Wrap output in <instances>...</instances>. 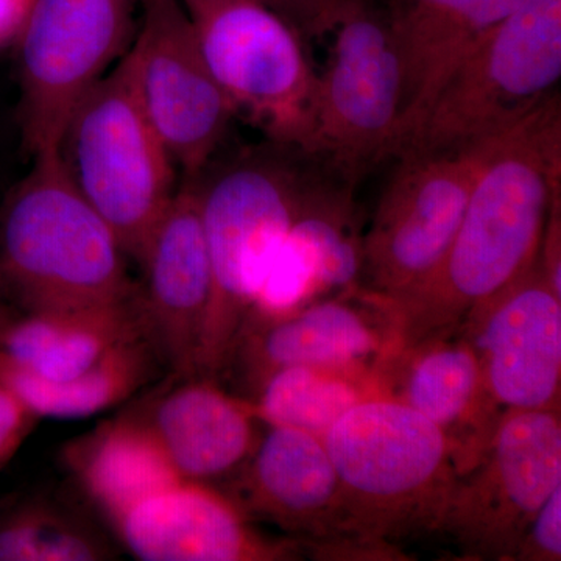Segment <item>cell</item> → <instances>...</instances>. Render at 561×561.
Returning a JSON list of instances; mask_svg holds the SVG:
<instances>
[{"mask_svg": "<svg viewBox=\"0 0 561 561\" xmlns=\"http://www.w3.org/2000/svg\"><path fill=\"white\" fill-rule=\"evenodd\" d=\"M376 394H386L379 368L295 365L272 373L249 401L264 426L323 437L343 413Z\"/></svg>", "mask_w": 561, "mask_h": 561, "instance_id": "23", "label": "cell"}, {"mask_svg": "<svg viewBox=\"0 0 561 561\" xmlns=\"http://www.w3.org/2000/svg\"><path fill=\"white\" fill-rule=\"evenodd\" d=\"M383 391L431 420L456 448L460 471L481 453L500 420L481 364L461 332L404 346L379 367Z\"/></svg>", "mask_w": 561, "mask_h": 561, "instance_id": "19", "label": "cell"}, {"mask_svg": "<svg viewBox=\"0 0 561 561\" xmlns=\"http://www.w3.org/2000/svg\"><path fill=\"white\" fill-rule=\"evenodd\" d=\"M278 13L302 38L330 33L346 0H256Z\"/></svg>", "mask_w": 561, "mask_h": 561, "instance_id": "28", "label": "cell"}, {"mask_svg": "<svg viewBox=\"0 0 561 561\" xmlns=\"http://www.w3.org/2000/svg\"><path fill=\"white\" fill-rule=\"evenodd\" d=\"M0 209V298L18 311L99 308L135 295L124 250L60 151L38 154Z\"/></svg>", "mask_w": 561, "mask_h": 561, "instance_id": "2", "label": "cell"}, {"mask_svg": "<svg viewBox=\"0 0 561 561\" xmlns=\"http://www.w3.org/2000/svg\"><path fill=\"white\" fill-rule=\"evenodd\" d=\"M138 337L146 334L131 297L99 308L20 312L0 335V354L38 378L68 381Z\"/></svg>", "mask_w": 561, "mask_h": 561, "instance_id": "21", "label": "cell"}, {"mask_svg": "<svg viewBox=\"0 0 561 561\" xmlns=\"http://www.w3.org/2000/svg\"><path fill=\"white\" fill-rule=\"evenodd\" d=\"M62 460L108 526L139 501L184 481L128 409L69 442Z\"/></svg>", "mask_w": 561, "mask_h": 561, "instance_id": "20", "label": "cell"}, {"mask_svg": "<svg viewBox=\"0 0 561 561\" xmlns=\"http://www.w3.org/2000/svg\"><path fill=\"white\" fill-rule=\"evenodd\" d=\"M110 527L144 561H291L305 556L294 538L254 529L228 494L203 482L173 483L133 505Z\"/></svg>", "mask_w": 561, "mask_h": 561, "instance_id": "17", "label": "cell"}, {"mask_svg": "<svg viewBox=\"0 0 561 561\" xmlns=\"http://www.w3.org/2000/svg\"><path fill=\"white\" fill-rule=\"evenodd\" d=\"M25 0H0V41L24 24Z\"/></svg>", "mask_w": 561, "mask_h": 561, "instance_id": "31", "label": "cell"}, {"mask_svg": "<svg viewBox=\"0 0 561 561\" xmlns=\"http://www.w3.org/2000/svg\"><path fill=\"white\" fill-rule=\"evenodd\" d=\"M561 560V486L538 508L524 530L513 561Z\"/></svg>", "mask_w": 561, "mask_h": 561, "instance_id": "27", "label": "cell"}, {"mask_svg": "<svg viewBox=\"0 0 561 561\" xmlns=\"http://www.w3.org/2000/svg\"><path fill=\"white\" fill-rule=\"evenodd\" d=\"M321 169L301 150L268 140L208 183L192 180L213 268L197 376L219 378L268 265Z\"/></svg>", "mask_w": 561, "mask_h": 561, "instance_id": "3", "label": "cell"}, {"mask_svg": "<svg viewBox=\"0 0 561 561\" xmlns=\"http://www.w3.org/2000/svg\"><path fill=\"white\" fill-rule=\"evenodd\" d=\"M138 36L125 54L140 106L173 164L197 179L234 111L203 57L181 0H142Z\"/></svg>", "mask_w": 561, "mask_h": 561, "instance_id": "12", "label": "cell"}, {"mask_svg": "<svg viewBox=\"0 0 561 561\" xmlns=\"http://www.w3.org/2000/svg\"><path fill=\"white\" fill-rule=\"evenodd\" d=\"M60 157L125 256L139 262L176 191L171 154L140 106L125 55L70 114Z\"/></svg>", "mask_w": 561, "mask_h": 561, "instance_id": "5", "label": "cell"}, {"mask_svg": "<svg viewBox=\"0 0 561 561\" xmlns=\"http://www.w3.org/2000/svg\"><path fill=\"white\" fill-rule=\"evenodd\" d=\"M135 0H35L21 38V121L33 157L60 151L70 114L124 51Z\"/></svg>", "mask_w": 561, "mask_h": 561, "instance_id": "11", "label": "cell"}, {"mask_svg": "<svg viewBox=\"0 0 561 561\" xmlns=\"http://www.w3.org/2000/svg\"><path fill=\"white\" fill-rule=\"evenodd\" d=\"M561 195L560 92L512 128L485 168L437 271L391 302L401 348L451 335L471 313L537 264L549 210Z\"/></svg>", "mask_w": 561, "mask_h": 561, "instance_id": "1", "label": "cell"}, {"mask_svg": "<svg viewBox=\"0 0 561 561\" xmlns=\"http://www.w3.org/2000/svg\"><path fill=\"white\" fill-rule=\"evenodd\" d=\"M116 557L79 508L31 494L0 508V561H103Z\"/></svg>", "mask_w": 561, "mask_h": 561, "instance_id": "24", "label": "cell"}, {"mask_svg": "<svg viewBox=\"0 0 561 561\" xmlns=\"http://www.w3.org/2000/svg\"><path fill=\"white\" fill-rule=\"evenodd\" d=\"M18 316H20V311L14 309L10 302L0 298V335H2V332L7 330V327H9L11 321L16 319Z\"/></svg>", "mask_w": 561, "mask_h": 561, "instance_id": "32", "label": "cell"}, {"mask_svg": "<svg viewBox=\"0 0 561 561\" xmlns=\"http://www.w3.org/2000/svg\"><path fill=\"white\" fill-rule=\"evenodd\" d=\"M319 76L316 119L302 153L357 181L401 151L404 73L387 13L346 0Z\"/></svg>", "mask_w": 561, "mask_h": 561, "instance_id": "8", "label": "cell"}, {"mask_svg": "<svg viewBox=\"0 0 561 561\" xmlns=\"http://www.w3.org/2000/svg\"><path fill=\"white\" fill-rule=\"evenodd\" d=\"M138 264L144 279L133 301L147 341L172 376H197L213 268L194 181L175 192Z\"/></svg>", "mask_w": 561, "mask_h": 561, "instance_id": "15", "label": "cell"}, {"mask_svg": "<svg viewBox=\"0 0 561 561\" xmlns=\"http://www.w3.org/2000/svg\"><path fill=\"white\" fill-rule=\"evenodd\" d=\"M128 409L184 481L209 483L242 467L260 440L253 404L205 376L176 378ZM262 424V423H261Z\"/></svg>", "mask_w": 561, "mask_h": 561, "instance_id": "18", "label": "cell"}, {"mask_svg": "<svg viewBox=\"0 0 561 561\" xmlns=\"http://www.w3.org/2000/svg\"><path fill=\"white\" fill-rule=\"evenodd\" d=\"M459 332L478 354L496 411L560 409L561 297L538 261L472 312Z\"/></svg>", "mask_w": 561, "mask_h": 561, "instance_id": "14", "label": "cell"}, {"mask_svg": "<svg viewBox=\"0 0 561 561\" xmlns=\"http://www.w3.org/2000/svg\"><path fill=\"white\" fill-rule=\"evenodd\" d=\"M468 2L470 0H390L387 20L404 73L401 135L435 51Z\"/></svg>", "mask_w": 561, "mask_h": 561, "instance_id": "25", "label": "cell"}, {"mask_svg": "<svg viewBox=\"0 0 561 561\" xmlns=\"http://www.w3.org/2000/svg\"><path fill=\"white\" fill-rule=\"evenodd\" d=\"M225 494L251 519L260 516L290 534L305 556L357 538L351 534L341 481L323 438L309 432L265 426Z\"/></svg>", "mask_w": 561, "mask_h": 561, "instance_id": "16", "label": "cell"}, {"mask_svg": "<svg viewBox=\"0 0 561 561\" xmlns=\"http://www.w3.org/2000/svg\"><path fill=\"white\" fill-rule=\"evenodd\" d=\"M507 133L453 149H409L394 158L397 169L362 234V290L398 302L426 283L451 245L476 181Z\"/></svg>", "mask_w": 561, "mask_h": 561, "instance_id": "7", "label": "cell"}, {"mask_svg": "<svg viewBox=\"0 0 561 561\" xmlns=\"http://www.w3.org/2000/svg\"><path fill=\"white\" fill-rule=\"evenodd\" d=\"M38 420L14 391L0 382V470L16 456Z\"/></svg>", "mask_w": 561, "mask_h": 561, "instance_id": "29", "label": "cell"}, {"mask_svg": "<svg viewBox=\"0 0 561 561\" xmlns=\"http://www.w3.org/2000/svg\"><path fill=\"white\" fill-rule=\"evenodd\" d=\"M538 264L549 286L561 297V195L556 197L549 210L548 224H546L540 253H538Z\"/></svg>", "mask_w": 561, "mask_h": 561, "instance_id": "30", "label": "cell"}, {"mask_svg": "<svg viewBox=\"0 0 561 561\" xmlns=\"http://www.w3.org/2000/svg\"><path fill=\"white\" fill-rule=\"evenodd\" d=\"M181 2L234 114H245L271 142L305 149L316 119L319 76L300 33L256 0Z\"/></svg>", "mask_w": 561, "mask_h": 561, "instance_id": "9", "label": "cell"}, {"mask_svg": "<svg viewBox=\"0 0 561 561\" xmlns=\"http://www.w3.org/2000/svg\"><path fill=\"white\" fill-rule=\"evenodd\" d=\"M560 80L561 0H523L453 69L405 150L504 135L557 94Z\"/></svg>", "mask_w": 561, "mask_h": 561, "instance_id": "6", "label": "cell"}, {"mask_svg": "<svg viewBox=\"0 0 561 561\" xmlns=\"http://www.w3.org/2000/svg\"><path fill=\"white\" fill-rule=\"evenodd\" d=\"M561 486L560 409L507 411L457 474L435 534L460 559L513 561L524 530Z\"/></svg>", "mask_w": 561, "mask_h": 561, "instance_id": "10", "label": "cell"}, {"mask_svg": "<svg viewBox=\"0 0 561 561\" xmlns=\"http://www.w3.org/2000/svg\"><path fill=\"white\" fill-rule=\"evenodd\" d=\"M401 348L393 306L354 289L276 319L243 321L224 370L236 371L250 400L262 382L295 365L379 368Z\"/></svg>", "mask_w": 561, "mask_h": 561, "instance_id": "13", "label": "cell"}, {"mask_svg": "<svg viewBox=\"0 0 561 561\" xmlns=\"http://www.w3.org/2000/svg\"><path fill=\"white\" fill-rule=\"evenodd\" d=\"M522 3L523 0H470L465 5L432 58L419 101L404 125L402 151L411 147L415 140L426 121L432 103L453 69Z\"/></svg>", "mask_w": 561, "mask_h": 561, "instance_id": "26", "label": "cell"}, {"mask_svg": "<svg viewBox=\"0 0 561 561\" xmlns=\"http://www.w3.org/2000/svg\"><path fill=\"white\" fill-rule=\"evenodd\" d=\"M162 367L146 337L121 343L90 370L68 381H47L22 370L0 354V382L18 394L39 419H87L122 404L154 378Z\"/></svg>", "mask_w": 561, "mask_h": 561, "instance_id": "22", "label": "cell"}, {"mask_svg": "<svg viewBox=\"0 0 561 561\" xmlns=\"http://www.w3.org/2000/svg\"><path fill=\"white\" fill-rule=\"evenodd\" d=\"M351 534L398 546L435 534L460 461L440 427L389 394L353 405L323 435Z\"/></svg>", "mask_w": 561, "mask_h": 561, "instance_id": "4", "label": "cell"}]
</instances>
